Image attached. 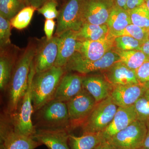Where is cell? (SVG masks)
Masks as SVG:
<instances>
[{
  "mask_svg": "<svg viewBox=\"0 0 149 149\" xmlns=\"http://www.w3.org/2000/svg\"><path fill=\"white\" fill-rule=\"evenodd\" d=\"M36 9L31 6H26L10 20L12 26L21 30L26 28L32 20Z\"/></svg>",
  "mask_w": 149,
  "mask_h": 149,
  "instance_id": "cell-28",
  "label": "cell"
},
{
  "mask_svg": "<svg viewBox=\"0 0 149 149\" xmlns=\"http://www.w3.org/2000/svg\"><path fill=\"white\" fill-rule=\"evenodd\" d=\"M148 130L146 136L144 140L143 143L142 147L145 148H149V125L148 126Z\"/></svg>",
  "mask_w": 149,
  "mask_h": 149,
  "instance_id": "cell-41",
  "label": "cell"
},
{
  "mask_svg": "<svg viewBox=\"0 0 149 149\" xmlns=\"http://www.w3.org/2000/svg\"><path fill=\"white\" fill-rule=\"evenodd\" d=\"M48 1L49 0H26L25 3L26 6H31L37 10Z\"/></svg>",
  "mask_w": 149,
  "mask_h": 149,
  "instance_id": "cell-37",
  "label": "cell"
},
{
  "mask_svg": "<svg viewBox=\"0 0 149 149\" xmlns=\"http://www.w3.org/2000/svg\"><path fill=\"white\" fill-rule=\"evenodd\" d=\"M10 21L0 16V47L1 50L6 49L11 45Z\"/></svg>",
  "mask_w": 149,
  "mask_h": 149,
  "instance_id": "cell-32",
  "label": "cell"
},
{
  "mask_svg": "<svg viewBox=\"0 0 149 149\" xmlns=\"http://www.w3.org/2000/svg\"><path fill=\"white\" fill-rule=\"evenodd\" d=\"M83 76L74 73H65L59 83L55 100L67 102L83 90Z\"/></svg>",
  "mask_w": 149,
  "mask_h": 149,
  "instance_id": "cell-18",
  "label": "cell"
},
{
  "mask_svg": "<svg viewBox=\"0 0 149 149\" xmlns=\"http://www.w3.org/2000/svg\"><path fill=\"white\" fill-rule=\"evenodd\" d=\"M114 50L119 56L120 61L132 70H137L144 63L149 61L148 57L141 50Z\"/></svg>",
  "mask_w": 149,
  "mask_h": 149,
  "instance_id": "cell-24",
  "label": "cell"
},
{
  "mask_svg": "<svg viewBox=\"0 0 149 149\" xmlns=\"http://www.w3.org/2000/svg\"><path fill=\"white\" fill-rule=\"evenodd\" d=\"M94 149H118L109 143L107 141L102 142Z\"/></svg>",
  "mask_w": 149,
  "mask_h": 149,
  "instance_id": "cell-38",
  "label": "cell"
},
{
  "mask_svg": "<svg viewBox=\"0 0 149 149\" xmlns=\"http://www.w3.org/2000/svg\"><path fill=\"white\" fill-rule=\"evenodd\" d=\"M136 71L140 83H149V61L144 63Z\"/></svg>",
  "mask_w": 149,
  "mask_h": 149,
  "instance_id": "cell-34",
  "label": "cell"
},
{
  "mask_svg": "<svg viewBox=\"0 0 149 149\" xmlns=\"http://www.w3.org/2000/svg\"><path fill=\"white\" fill-rule=\"evenodd\" d=\"M97 103L93 96L84 88L67 102L71 129L82 126Z\"/></svg>",
  "mask_w": 149,
  "mask_h": 149,
  "instance_id": "cell-9",
  "label": "cell"
},
{
  "mask_svg": "<svg viewBox=\"0 0 149 149\" xmlns=\"http://www.w3.org/2000/svg\"><path fill=\"white\" fill-rule=\"evenodd\" d=\"M83 85L97 103L109 97L113 89L105 77L100 75L83 76Z\"/></svg>",
  "mask_w": 149,
  "mask_h": 149,
  "instance_id": "cell-20",
  "label": "cell"
},
{
  "mask_svg": "<svg viewBox=\"0 0 149 149\" xmlns=\"http://www.w3.org/2000/svg\"><path fill=\"white\" fill-rule=\"evenodd\" d=\"M77 33L80 41H96L112 37L107 24L97 25L85 23Z\"/></svg>",
  "mask_w": 149,
  "mask_h": 149,
  "instance_id": "cell-21",
  "label": "cell"
},
{
  "mask_svg": "<svg viewBox=\"0 0 149 149\" xmlns=\"http://www.w3.org/2000/svg\"><path fill=\"white\" fill-rule=\"evenodd\" d=\"M58 41L56 35L38 44L33 61L35 73L44 72L54 66L58 54Z\"/></svg>",
  "mask_w": 149,
  "mask_h": 149,
  "instance_id": "cell-10",
  "label": "cell"
},
{
  "mask_svg": "<svg viewBox=\"0 0 149 149\" xmlns=\"http://www.w3.org/2000/svg\"><path fill=\"white\" fill-rule=\"evenodd\" d=\"M114 39L110 37L96 41H79L77 52L85 59L97 60L113 49Z\"/></svg>",
  "mask_w": 149,
  "mask_h": 149,
  "instance_id": "cell-16",
  "label": "cell"
},
{
  "mask_svg": "<svg viewBox=\"0 0 149 149\" xmlns=\"http://www.w3.org/2000/svg\"><path fill=\"white\" fill-rule=\"evenodd\" d=\"M128 11L132 24L148 31L149 12L146 3L139 7Z\"/></svg>",
  "mask_w": 149,
  "mask_h": 149,
  "instance_id": "cell-27",
  "label": "cell"
},
{
  "mask_svg": "<svg viewBox=\"0 0 149 149\" xmlns=\"http://www.w3.org/2000/svg\"><path fill=\"white\" fill-rule=\"evenodd\" d=\"M104 72V77L113 87L140 83L136 70L130 69L120 61L115 63Z\"/></svg>",
  "mask_w": 149,
  "mask_h": 149,
  "instance_id": "cell-19",
  "label": "cell"
},
{
  "mask_svg": "<svg viewBox=\"0 0 149 149\" xmlns=\"http://www.w3.org/2000/svg\"><path fill=\"white\" fill-rule=\"evenodd\" d=\"M118 107L110 96L97 103L81 126L83 133H100L103 131L111 123Z\"/></svg>",
  "mask_w": 149,
  "mask_h": 149,
  "instance_id": "cell-3",
  "label": "cell"
},
{
  "mask_svg": "<svg viewBox=\"0 0 149 149\" xmlns=\"http://www.w3.org/2000/svg\"><path fill=\"white\" fill-rule=\"evenodd\" d=\"M39 111V120L43 125L41 128L71 130L66 102L54 99Z\"/></svg>",
  "mask_w": 149,
  "mask_h": 149,
  "instance_id": "cell-6",
  "label": "cell"
},
{
  "mask_svg": "<svg viewBox=\"0 0 149 149\" xmlns=\"http://www.w3.org/2000/svg\"><path fill=\"white\" fill-rule=\"evenodd\" d=\"M147 88V83L116 86L113 87L110 97L118 107H130L145 95Z\"/></svg>",
  "mask_w": 149,
  "mask_h": 149,
  "instance_id": "cell-13",
  "label": "cell"
},
{
  "mask_svg": "<svg viewBox=\"0 0 149 149\" xmlns=\"http://www.w3.org/2000/svg\"><path fill=\"white\" fill-rule=\"evenodd\" d=\"M69 129L66 128L36 129L34 139L49 149H70L68 144Z\"/></svg>",
  "mask_w": 149,
  "mask_h": 149,
  "instance_id": "cell-15",
  "label": "cell"
},
{
  "mask_svg": "<svg viewBox=\"0 0 149 149\" xmlns=\"http://www.w3.org/2000/svg\"><path fill=\"white\" fill-rule=\"evenodd\" d=\"M114 41L116 49L122 51L141 50L143 44L135 38L128 36L115 37Z\"/></svg>",
  "mask_w": 149,
  "mask_h": 149,
  "instance_id": "cell-30",
  "label": "cell"
},
{
  "mask_svg": "<svg viewBox=\"0 0 149 149\" xmlns=\"http://www.w3.org/2000/svg\"><path fill=\"white\" fill-rule=\"evenodd\" d=\"M55 25L56 22L54 19H46L44 25V31L47 40H50L53 37V35Z\"/></svg>",
  "mask_w": 149,
  "mask_h": 149,
  "instance_id": "cell-35",
  "label": "cell"
},
{
  "mask_svg": "<svg viewBox=\"0 0 149 149\" xmlns=\"http://www.w3.org/2000/svg\"><path fill=\"white\" fill-rule=\"evenodd\" d=\"M148 31L139 26L131 24L122 31L113 34L112 37L115 38L121 36H130L143 43L149 38Z\"/></svg>",
  "mask_w": 149,
  "mask_h": 149,
  "instance_id": "cell-29",
  "label": "cell"
},
{
  "mask_svg": "<svg viewBox=\"0 0 149 149\" xmlns=\"http://www.w3.org/2000/svg\"><path fill=\"white\" fill-rule=\"evenodd\" d=\"M131 24L132 23L128 11L115 5L107 24L111 36L116 32L122 31Z\"/></svg>",
  "mask_w": 149,
  "mask_h": 149,
  "instance_id": "cell-22",
  "label": "cell"
},
{
  "mask_svg": "<svg viewBox=\"0 0 149 149\" xmlns=\"http://www.w3.org/2000/svg\"><path fill=\"white\" fill-rule=\"evenodd\" d=\"M58 5L57 0H49L37 10L39 13L42 15L46 19L57 18L59 11L57 7Z\"/></svg>",
  "mask_w": 149,
  "mask_h": 149,
  "instance_id": "cell-33",
  "label": "cell"
},
{
  "mask_svg": "<svg viewBox=\"0 0 149 149\" xmlns=\"http://www.w3.org/2000/svg\"><path fill=\"white\" fill-rule=\"evenodd\" d=\"M58 37V54L54 66L65 68L72 56L77 52L79 39L77 32L67 30Z\"/></svg>",
  "mask_w": 149,
  "mask_h": 149,
  "instance_id": "cell-17",
  "label": "cell"
},
{
  "mask_svg": "<svg viewBox=\"0 0 149 149\" xmlns=\"http://www.w3.org/2000/svg\"><path fill=\"white\" fill-rule=\"evenodd\" d=\"M146 123L137 120L107 141L118 149H136L142 147L148 132Z\"/></svg>",
  "mask_w": 149,
  "mask_h": 149,
  "instance_id": "cell-8",
  "label": "cell"
},
{
  "mask_svg": "<svg viewBox=\"0 0 149 149\" xmlns=\"http://www.w3.org/2000/svg\"><path fill=\"white\" fill-rule=\"evenodd\" d=\"M147 84L148 85V88H147V91L145 93V95L146 97L149 99V83H147Z\"/></svg>",
  "mask_w": 149,
  "mask_h": 149,
  "instance_id": "cell-42",
  "label": "cell"
},
{
  "mask_svg": "<svg viewBox=\"0 0 149 149\" xmlns=\"http://www.w3.org/2000/svg\"><path fill=\"white\" fill-rule=\"evenodd\" d=\"M66 72L65 68L54 66L36 73L32 80V103L34 110H39L54 100L59 83Z\"/></svg>",
  "mask_w": 149,
  "mask_h": 149,
  "instance_id": "cell-2",
  "label": "cell"
},
{
  "mask_svg": "<svg viewBox=\"0 0 149 149\" xmlns=\"http://www.w3.org/2000/svg\"><path fill=\"white\" fill-rule=\"evenodd\" d=\"M137 120V114L134 105L118 107L111 123L103 131L100 133L102 142L108 141Z\"/></svg>",
  "mask_w": 149,
  "mask_h": 149,
  "instance_id": "cell-12",
  "label": "cell"
},
{
  "mask_svg": "<svg viewBox=\"0 0 149 149\" xmlns=\"http://www.w3.org/2000/svg\"><path fill=\"white\" fill-rule=\"evenodd\" d=\"M86 0H66L59 11L56 36L68 30L78 32L84 23L83 10Z\"/></svg>",
  "mask_w": 149,
  "mask_h": 149,
  "instance_id": "cell-4",
  "label": "cell"
},
{
  "mask_svg": "<svg viewBox=\"0 0 149 149\" xmlns=\"http://www.w3.org/2000/svg\"><path fill=\"white\" fill-rule=\"evenodd\" d=\"M65 1H66V0H65Z\"/></svg>",
  "mask_w": 149,
  "mask_h": 149,
  "instance_id": "cell-47",
  "label": "cell"
},
{
  "mask_svg": "<svg viewBox=\"0 0 149 149\" xmlns=\"http://www.w3.org/2000/svg\"><path fill=\"white\" fill-rule=\"evenodd\" d=\"M37 46L35 43H29L17 63L10 88L8 107L11 112L16 111L27 90L29 72Z\"/></svg>",
  "mask_w": 149,
  "mask_h": 149,
  "instance_id": "cell-1",
  "label": "cell"
},
{
  "mask_svg": "<svg viewBox=\"0 0 149 149\" xmlns=\"http://www.w3.org/2000/svg\"><path fill=\"white\" fill-rule=\"evenodd\" d=\"M26 6L20 0H0V16L10 21Z\"/></svg>",
  "mask_w": 149,
  "mask_h": 149,
  "instance_id": "cell-26",
  "label": "cell"
},
{
  "mask_svg": "<svg viewBox=\"0 0 149 149\" xmlns=\"http://www.w3.org/2000/svg\"><path fill=\"white\" fill-rule=\"evenodd\" d=\"M35 74L33 62L29 74L28 87L22 98L19 112L14 123V128L16 131L33 139L36 129L33 125L32 120V114L34 110L32 103V85Z\"/></svg>",
  "mask_w": 149,
  "mask_h": 149,
  "instance_id": "cell-7",
  "label": "cell"
},
{
  "mask_svg": "<svg viewBox=\"0 0 149 149\" xmlns=\"http://www.w3.org/2000/svg\"><path fill=\"white\" fill-rule=\"evenodd\" d=\"M137 114V120L149 125V99L144 95L134 105Z\"/></svg>",
  "mask_w": 149,
  "mask_h": 149,
  "instance_id": "cell-31",
  "label": "cell"
},
{
  "mask_svg": "<svg viewBox=\"0 0 149 149\" xmlns=\"http://www.w3.org/2000/svg\"><path fill=\"white\" fill-rule=\"evenodd\" d=\"M145 3V0H127L125 10L130 11L139 7Z\"/></svg>",
  "mask_w": 149,
  "mask_h": 149,
  "instance_id": "cell-36",
  "label": "cell"
},
{
  "mask_svg": "<svg viewBox=\"0 0 149 149\" xmlns=\"http://www.w3.org/2000/svg\"><path fill=\"white\" fill-rule=\"evenodd\" d=\"M115 5L114 0H86L83 10L84 23L107 24Z\"/></svg>",
  "mask_w": 149,
  "mask_h": 149,
  "instance_id": "cell-11",
  "label": "cell"
},
{
  "mask_svg": "<svg viewBox=\"0 0 149 149\" xmlns=\"http://www.w3.org/2000/svg\"><path fill=\"white\" fill-rule=\"evenodd\" d=\"M136 149H149V148H145V147H141V148H139Z\"/></svg>",
  "mask_w": 149,
  "mask_h": 149,
  "instance_id": "cell-44",
  "label": "cell"
},
{
  "mask_svg": "<svg viewBox=\"0 0 149 149\" xmlns=\"http://www.w3.org/2000/svg\"><path fill=\"white\" fill-rule=\"evenodd\" d=\"M6 51V49L1 50L0 88L1 91L5 90L10 80L13 64L12 56Z\"/></svg>",
  "mask_w": 149,
  "mask_h": 149,
  "instance_id": "cell-25",
  "label": "cell"
},
{
  "mask_svg": "<svg viewBox=\"0 0 149 149\" xmlns=\"http://www.w3.org/2000/svg\"><path fill=\"white\" fill-rule=\"evenodd\" d=\"M119 61V56L113 49L108 52L101 58L95 61L85 59L76 52L69 60L65 69L67 72L72 71L86 74L105 71Z\"/></svg>",
  "mask_w": 149,
  "mask_h": 149,
  "instance_id": "cell-5",
  "label": "cell"
},
{
  "mask_svg": "<svg viewBox=\"0 0 149 149\" xmlns=\"http://www.w3.org/2000/svg\"><path fill=\"white\" fill-rule=\"evenodd\" d=\"M141 51L143 52L149 59V38L142 44Z\"/></svg>",
  "mask_w": 149,
  "mask_h": 149,
  "instance_id": "cell-39",
  "label": "cell"
},
{
  "mask_svg": "<svg viewBox=\"0 0 149 149\" xmlns=\"http://www.w3.org/2000/svg\"><path fill=\"white\" fill-rule=\"evenodd\" d=\"M145 3L149 12V0H145Z\"/></svg>",
  "mask_w": 149,
  "mask_h": 149,
  "instance_id": "cell-43",
  "label": "cell"
},
{
  "mask_svg": "<svg viewBox=\"0 0 149 149\" xmlns=\"http://www.w3.org/2000/svg\"><path fill=\"white\" fill-rule=\"evenodd\" d=\"M42 145L33 138L18 133L14 128H1V149H35Z\"/></svg>",
  "mask_w": 149,
  "mask_h": 149,
  "instance_id": "cell-14",
  "label": "cell"
},
{
  "mask_svg": "<svg viewBox=\"0 0 149 149\" xmlns=\"http://www.w3.org/2000/svg\"><path fill=\"white\" fill-rule=\"evenodd\" d=\"M148 36H149V29L148 30Z\"/></svg>",
  "mask_w": 149,
  "mask_h": 149,
  "instance_id": "cell-46",
  "label": "cell"
},
{
  "mask_svg": "<svg viewBox=\"0 0 149 149\" xmlns=\"http://www.w3.org/2000/svg\"><path fill=\"white\" fill-rule=\"evenodd\" d=\"M127 1V0H114L115 5L125 10Z\"/></svg>",
  "mask_w": 149,
  "mask_h": 149,
  "instance_id": "cell-40",
  "label": "cell"
},
{
  "mask_svg": "<svg viewBox=\"0 0 149 149\" xmlns=\"http://www.w3.org/2000/svg\"><path fill=\"white\" fill-rule=\"evenodd\" d=\"M102 142L100 133H84L81 136L70 134L68 139L70 149H94Z\"/></svg>",
  "mask_w": 149,
  "mask_h": 149,
  "instance_id": "cell-23",
  "label": "cell"
},
{
  "mask_svg": "<svg viewBox=\"0 0 149 149\" xmlns=\"http://www.w3.org/2000/svg\"><path fill=\"white\" fill-rule=\"evenodd\" d=\"M20 1H22V2L24 3H25V1H26V0H20Z\"/></svg>",
  "mask_w": 149,
  "mask_h": 149,
  "instance_id": "cell-45",
  "label": "cell"
}]
</instances>
